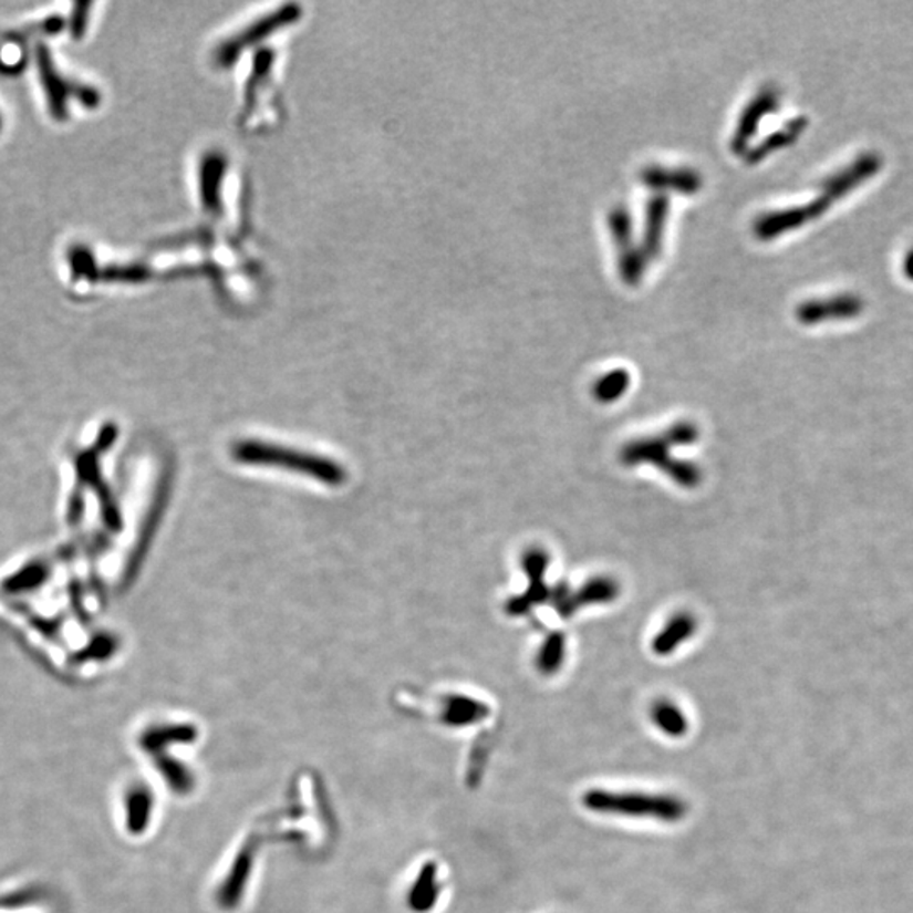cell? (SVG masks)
<instances>
[{"label": "cell", "instance_id": "1", "mask_svg": "<svg viewBox=\"0 0 913 913\" xmlns=\"http://www.w3.org/2000/svg\"><path fill=\"white\" fill-rule=\"evenodd\" d=\"M881 169H883V156L873 153V151L863 153L854 162L849 163L845 168H842L841 172L832 175L826 181L822 194L816 200L810 201L809 205H803V207L775 211L771 216L759 220L758 226H756V234L764 237V239H771V237L790 232L791 229H797V227L806 226V224L819 219L836 201L842 200L857 188H860L863 183L873 179Z\"/></svg>", "mask_w": 913, "mask_h": 913}, {"label": "cell", "instance_id": "2", "mask_svg": "<svg viewBox=\"0 0 913 913\" xmlns=\"http://www.w3.org/2000/svg\"><path fill=\"white\" fill-rule=\"evenodd\" d=\"M236 460L249 466L280 467V469L294 470L313 477L320 483L329 486H342L347 479V473L341 464L319 457V455L307 454V452L291 450L280 445L264 444V442H239L232 450Z\"/></svg>", "mask_w": 913, "mask_h": 913}, {"label": "cell", "instance_id": "3", "mask_svg": "<svg viewBox=\"0 0 913 913\" xmlns=\"http://www.w3.org/2000/svg\"><path fill=\"white\" fill-rule=\"evenodd\" d=\"M585 809L605 816L655 819L678 822L687 816V803L674 796L642 793V791H611L594 788L582 797Z\"/></svg>", "mask_w": 913, "mask_h": 913}, {"label": "cell", "instance_id": "4", "mask_svg": "<svg viewBox=\"0 0 913 913\" xmlns=\"http://www.w3.org/2000/svg\"><path fill=\"white\" fill-rule=\"evenodd\" d=\"M672 447H675L674 442L670 440L666 434L660 435V437L637 438V440L624 445L620 454L621 464L626 467L652 464V466L665 470L666 476L677 483L678 486L685 487V489H694L703 480L701 469L694 463L674 459L670 455V448Z\"/></svg>", "mask_w": 913, "mask_h": 913}, {"label": "cell", "instance_id": "5", "mask_svg": "<svg viewBox=\"0 0 913 913\" xmlns=\"http://www.w3.org/2000/svg\"><path fill=\"white\" fill-rule=\"evenodd\" d=\"M37 58L41 83H43L48 105H50V112L54 118L65 121V118L69 117L66 102L72 97H75L76 101L82 102V104L89 108L97 107V105L101 104V94H98L97 89L70 82V80H66L65 76L58 72L50 50H48L44 44H38Z\"/></svg>", "mask_w": 913, "mask_h": 913}, {"label": "cell", "instance_id": "6", "mask_svg": "<svg viewBox=\"0 0 913 913\" xmlns=\"http://www.w3.org/2000/svg\"><path fill=\"white\" fill-rule=\"evenodd\" d=\"M620 595V584L611 577H594L585 582L579 591H572L567 584L550 589V599L557 613L562 618H572L577 611L588 605L608 604Z\"/></svg>", "mask_w": 913, "mask_h": 913}, {"label": "cell", "instance_id": "7", "mask_svg": "<svg viewBox=\"0 0 913 913\" xmlns=\"http://www.w3.org/2000/svg\"><path fill=\"white\" fill-rule=\"evenodd\" d=\"M550 566V556L543 548H530L523 556V569L530 579V585L523 594L512 598L506 605V611L511 616H523L530 613L533 605L547 602L550 599V589L544 584V573Z\"/></svg>", "mask_w": 913, "mask_h": 913}, {"label": "cell", "instance_id": "8", "mask_svg": "<svg viewBox=\"0 0 913 913\" xmlns=\"http://www.w3.org/2000/svg\"><path fill=\"white\" fill-rule=\"evenodd\" d=\"M864 303L858 294H836L824 300H810L797 309V319L806 325L831 322V320L857 319L863 313Z\"/></svg>", "mask_w": 913, "mask_h": 913}, {"label": "cell", "instance_id": "9", "mask_svg": "<svg viewBox=\"0 0 913 913\" xmlns=\"http://www.w3.org/2000/svg\"><path fill=\"white\" fill-rule=\"evenodd\" d=\"M695 630H697V621L692 614H675L653 640V652L658 656L672 655L678 646L684 645L694 636Z\"/></svg>", "mask_w": 913, "mask_h": 913}, {"label": "cell", "instance_id": "10", "mask_svg": "<svg viewBox=\"0 0 913 913\" xmlns=\"http://www.w3.org/2000/svg\"><path fill=\"white\" fill-rule=\"evenodd\" d=\"M652 719L663 735L670 736V738H682V736L687 735V716L672 701H666V698L656 701L655 706L652 707Z\"/></svg>", "mask_w": 913, "mask_h": 913}, {"label": "cell", "instance_id": "11", "mask_svg": "<svg viewBox=\"0 0 913 913\" xmlns=\"http://www.w3.org/2000/svg\"><path fill=\"white\" fill-rule=\"evenodd\" d=\"M567 655V640L562 633L548 634L544 642L541 643L540 652L537 655V668L544 677L556 675L566 662Z\"/></svg>", "mask_w": 913, "mask_h": 913}, {"label": "cell", "instance_id": "12", "mask_svg": "<svg viewBox=\"0 0 913 913\" xmlns=\"http://www.w3.org/2000/svg\"><path fill=\"white\" fill-rule=\"evenodd\" d=\"M127 810V831L131 834H141L147 828V822L151 819V810H153V797L151 791L144 787H134L127 793L126 800Z\"/></svg>", "mask_w": 913, "mask_h": 913}, {"label": "cell", "instance_id": "13", "mask_svg": "<svg viewBox=\"0 0 913 913\" xmlns=\"http://www.w3.org/2000/svg\"><path fill=\"white\" fill-rule=\"evenodd\" d=\"M775 107H777V95H775L774 92L759 95V97L749 105L746 114H743L741 124H739L738 133H736L735 147H738L739 143H746V141L751 137L756 124H759L761 117L770 114Z\"/></svg>", "mask_w": 913, "mask_h": 913}, {"label": "cell", "instance_id": "14", "mask_svg": "<svg viewBox=\"0 0 913 913\" xmlns=\"http://www.w3.org/2000/svg\"><path fill=\"white\" fill-rule=\"evenodd\" d=\"M630 386V374L623 370L613 371V373L604 374L598 383L594 384V396L598 402L613 403L620 400L626 393Z\"/></svg>", "mask_w": 913, "mask_h": 913}, {"label": "cell", "instance_id": "15", "mask_svg": "<svg viewBox=\"0 0 913 913\" xmlns=\"http://www.w3.org/2000/svg\"><path fill=\"white\" fill-rule=\"evenodd\" d=\"M489 714V707L477 703L473 698L457 697L450 704V717L454 723L469 724L484 719Z\"/></svg>", "mask_w": 913, "mask_h": 913}, {"label": "cell", "instance_id": "16", "mask_svg": "<svg viewBox=\"0 0 913 913\" xmlns=\"http://www.w3.org/2000/svg\"><path fill=\"white\" fill-rule=\"evenodd\" d=\"M69 262L70 268H72L73 280L85 278V280L94 281L98 266L89 249L83 248V246H75V248L70 249Z\"/></svg>", "mask_w": 913, "mask_h": 913}, {"label": "cell", "instance_id": "17", "mask_svg": "<svg viewBox=\"0 0 913 913\" xmlns=\"http://www.w3.org/2000/svg\"><path fill=\"white\" fill-rule=\"evenodd\" d=\"M666 198H656L649 210V230H646V246L650 251L656 252L660 248L663 224H665Z\"/></svg>", "mask_w": 913, "mask_h": 913}, {"label": "cell", "instance_id": "18", "mask_svg": "<svg viewBox=\"0 0 913 913\" xmlns=\"http://www.w3.org/2000/svg\"><path fill=\"white\" fill-rule=\"evenodd\" d=\"M63 28H65V19L61 18V15H51V18L44 19L43 22H38V24L29 25V28L21 29V31L8 34V41L19 43V41H25V38L33 37V34H46V37H51V34L61 33Z\"/></svg>", "mask_w": 913, "mask_h": 913}, {"label": "cell", "instance_id": "19", "mask_svg": "<svg viewBox=\"0 0 913 913\" xmlns=\"http://www.w3.org/2000/svg\"><path fill=\"white\" fill-rule=\"evenodd\" d=\"M90 8H92V4H89V2H79L73 8L72 19H70V33L75 40H80L85 34Z\"/></svg>", "mask_w": 913, "mask_h": 913}, {"label": "cell", "instance_id": "20", "mask_svg": "<svg viewBox=\"0 0 913 913\" xmlns=\"http://www.w3.org/2000/svg\"><path fill=\"white\" fill-rule=\"evenodd\" d=\"M40 896L38 890H21L11 895L0 896V909H21V906L38 902Z\"/></svg>", "mask_w": 913, "mask_h": 913}, {"label": "cell", "instance_id": "21", "mask_svg": "<svg viewBox=\"0 0 913 913\" xmlns=\"http://www.w3.org/2000/svg\"><path fill=\"white\" fill-rule=\"evenodd\" d=\"M902 271L906 280L913 281V249H910L903 258Z\"/></svg>", "mask_w": 913, "mask_h": 913}, {"label": "cell", "instance_id": "22", "mask_svg": "<svg viewBox=\"0 0 913 913\" xmlns=\"http://www.w3.org/2000/svg\"><path fill=\"white\" fill-rule=\"evenodd\" d=\"M2 124H4V122H2V114H0V131H2Z\"/></svg>", "mask_w": 913, "mask_h": 913}]
</instances>
